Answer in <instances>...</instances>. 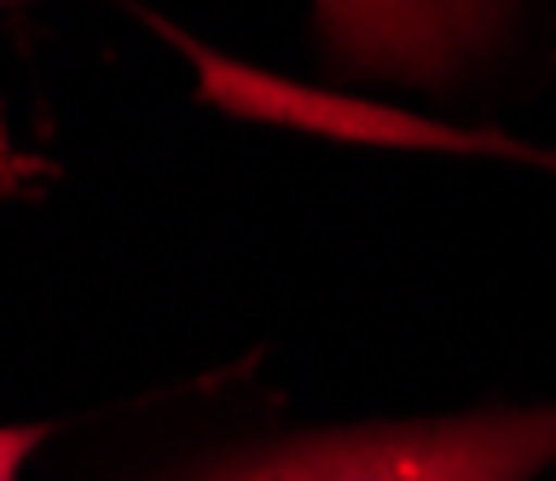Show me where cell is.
<instances>
[{
    "mask_svg": "<svg viewBox=\"0 0 556 481\" xmlns=\"http://www.w3.org/2000/svg\"><path fill=\"white\" fill-rule=\"evenodd\" d=\"M47 441V429L41 423H7L0 429V481H17L24 476V464H29V453Z\"/></svg>",
    "mask_w": 556,
    "mask_h": 481,
    "instance_id": "3",
    "label": "cell"
},
{
    "mask_svg": "<svg viewBox=\"0 0 556 481\" xmlns=\"http://www.w3.org/2000/svg\"><path fill=\"white\" fill-rule=\"evenodd\" d=\"M0 7H12V0H0Z\"/></svg>",
    "mask_w": 556,
    "mask_h": 481,
    "instance_id": "4",
    "label": "cell"
},
{
    "mask_svg": "<svg viewBox=\"0 0 556 481\" xmlns=\"http://www.w3.org/2000/svg\"><path fill=\"white\" fill-rule=\"evenodd\" d=\"M556 464V406L365 423L208 464L186 481H533Z\"/></svg>",
    "mask_w": 556,
    "mask_h": 481,
    "instance_id": "1",
    "label": "cell"
},
{
    "mask_svg": "<svg viewBox=\"0 0 556 481\" xmlns=\"http://www.w3.org/2000/svg\"><path fill=\"white\" fill-rule=\"evenodd\" d=\"M504 0H319V36L354 71L446 81L498 36Z\"/></svg>",
    "mask_w": 556,
    "mask_h": 481,
    "instance_id": "2",
    "label": "cell"
}]
</instances>
